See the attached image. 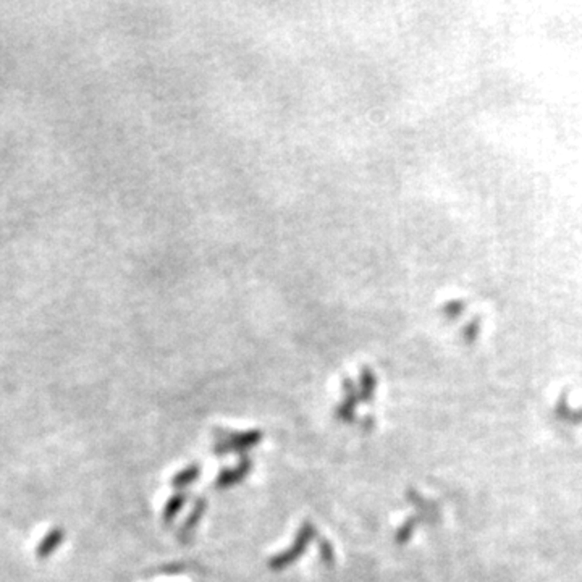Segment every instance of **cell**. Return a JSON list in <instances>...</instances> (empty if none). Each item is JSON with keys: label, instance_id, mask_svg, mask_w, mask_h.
Masks as SVG:
<instances>
[{"label": "cell", "instance_id": "obj_1", "mask_svg": "<svg viewBox=\"0 0 582 582\" xmlns=\"http://www.w3.org/2000/svg\"><path fill=\"white\" fill-rule=\"evenodd\" d=\"M65 539V531L62 527H54L46 534V537L41 540L38 548H36V557L39 560H47L55 550L60 547Z\"/></svg>", "mask_w": 582, "mask_h": 582}]
</instances>
